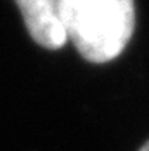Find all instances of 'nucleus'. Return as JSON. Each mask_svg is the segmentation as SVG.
Returning a JSON list of instances; mask_svg holds the SVG:
<instances>
[{"instance_id":"1","label":"nucleus","mask_w":149,"mask_h":151,"mask_svg":"<svg viewBox=\"0 0 149 151\" xmlns=\"http://www.w3.org/2000/svg\"><path fill=\"white\" fill-rule=\"evenodd\" d=\"M57 16L66 40L95 64L116 59L135 28L134 0H59Z\"/></svg>"},{"instance_id":"2","label":"nucleus","mask_w":149,"mask_h":151,"mask_svg":"<svg viewBox=\"0 0 149 151\" xmlns=\"http://www.w3.org/2000/svg\"><path fill=\"white\" fill-rule=\"evenodd\" d=\"M16 4L30 37L40 47L57 50L68 42L57 16L59 0H16Z\"/></svg>"},{"instance_id":"3","label":"nucleus","mask_w":149,"mask_h":151,"mask_svg":"<svg viewBox=\"0 0 149 151\" xmlns=\"http://www.w3.org/2000/svg\"><path fill=\"white\" fill-rule=\"evenodd\" d=\"M139 151H149V141H146V142L140 146V150H139Z\"/></svg>"}]
</instances>
